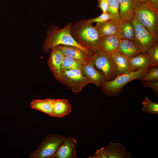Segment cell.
Wrapping results in <instances>:
<instances>
[{"instance_id":"6da1fadb","label":"cell","mask_w":158,"mask_h":158,"mask_svg":"<svg viewBox=\"0 0 158 158\" xmlns=\"http://www.w3.org/2000/svg\"><path fill=\"white\" fill-rule=\"evenodd\" d=\"M71 31L75 40L85 48L94 53L101 49L100 34L87 20H80L72 25Z\"/></svg>"},{"instance_id":"7a4b0ae2","label":"cell","mask_w":158,"mask_h":158,"mask_svg":"<svg viewBox=\"0 0 158 158\" xmlns=\"http://www.w3.org/2000/svg\"><path fill=\"white\" fill-rule=\"evenodd\" d=\"M71 23L60 29L56 25L50 27L47 31V36L43 44V49L45 53L59 45H71L77 47L86 53L92 56L93 52L83 47L79 44L72 36L71 29Z\"/></svg>"},{"instance_id":"3957f363","label":"cell","mask_w":158,"mask_h":158,"mask_svg":"<svg viewBox=\"0 0 158 158\" xmlns=\"http://www.w3.org/2000/svg\"><path fill=\"white\" fill-rule=\"evenodd\" d=\"M134 17L147 30L158 37V8L148 1H138Z\"/></svg>"},{"instance_id":"277c9868","label":"cell","mask_w":158,"mask_h":158,"mask_svg":"<svg viewBox=\"0 0 158 158\" xmlns=\"http://www.w3.org/2000/svg\"><path fill=\"white\" fill-rule=\"evenodd\" d=\"M150 68L139 69L136 71L122 74H118L114 79L106 81L102 86V90L106 95L110 97L119 95L124 86L129 82L139 79L146 75Z\"/></svg>"},{"instance_id":"5b68a950","label":"cell","mask_w":158,"mask_h":158,"mask_svg":"<svg viewBox=\"0 0 158 158\" xmlns=\"http://www.w3.org/2000/svg\"><path fill=\"white\" fill-rule=\"evenodd\" d=\"M66 138L58 133L48 135L29 157L52 158Z\"/></svg>"},{"instance_id":"8992f818","label":"cell","mask_w":158,"mask_h":158,"mask_svg":"<svg viewBox=\"0 0 158 158\" xmlns=\"http://www.w3.org/2000/svg\"><path fill=\"white\" fill-rule=\"evenodd\" d=\"M91 59L95 67L104 76L106 81L113 80L119 74L111 56L107 54L101 49L94 52Z\"/></svg>"},{"instance_id":"52a82bcc","label":"cell","mask_w":158,"mask_h":158,"mask_svg":"<svg viewBox=\"0 0 158 158\" xmlns=\"http://www.w3.org/2000/svg\"><path fill=\"white\" fill-rule=\"evenodd\" d=\"M58 80L68 87L75 93L80 92L86 85L93 84L79 69L61 71Z\"/></svg>"},{"instance_id":"ba28073f","label":"cell","mask_w":158,"mask_h":158,"mask_svg":"<svg viewBox=\"0 0 158 158\" xmlns=\"http://www.w3.org/2000/svg\"><path fill=\"white\" fill-rule=\"evenodd\" d=\"M132 21L135 30V41L142 53L146 54L149 49L158 42V37L147 30L134 17Z\"/></svg>"},{"instance_id":"9c48e42d","label":"cell","mask_w":158,"mask_h":158,"mask_svg":"<svg viewBox=\"0 0 158 158\" xmlns=\"http://www.w3.org/2000/svg\"><path fill=\"white\" fill-rule=\"evenodd\" d=\"M78 142L73 137L66 138L52 158H75Z\"/></svg>"},{"instance_id":"30bf717a","label":"cell","mask_w":158,"mask_h":158,"mask_svg":"<svg viewBox=\"0 0 158 158\" xmlns=\"http://www.w3.org/2000/svg\"><path fill=\"white\" fill-rule=\"evenodd\" d=\"M84 75L97 86H102L106 81L102 73L95 66L91 59L84 63L80 69Z\"/></svg>"},{"instance_id":"8fae6325","label":"cell","mask_w":158,"mask_h":158,"mask_svg":"<svg viewBox=\"0 0 158 158\" xmlns=\"http://www.w3.org/2000/svg\"><path fill=\"white\" fill-rule=\"evenodd\" d=\"M50 57L47 61L49 69L56 79L58 80L61 73V66L64 55L56 47L52 48Z\"/></svg>"},{"instance_id":"7c38bea8","label":"cell","mask_w":158,"mask_h":158,"mask_svg":"<svg viewBox=\"0 0 158 158\" xmlns=\"http://www.w3.org/2000/svg\"><path fill=\"white\" fill-rule=\"evenodd\" d=\"M56 47L65 56L73 58L83 63L90 60L92 56L74 46L59 45Z\"/></svg>"},{"instance_id":"4fadbf2b","label":"cell","mask_w":158,"mask_h":158,"mask_svg":"<svg viewBox=\"0 0 158 158\" xmlns=\"http://www.w3.org/2000/svg\"><path fill=\"white\" fill-rule=\"evenodd\" d=\"M117 51L128 57L142 53L139 46L135 41L123 39H120Z\"/></svg>"},{"instance_id":"5bb4252c","label":"cell","mask_w":158,"mask_h":158,"mask_svg":"<svg viewBox=\"0 0 158 158\" xmlns=\"http://www.w3.org/2000/svg\"><path fill=\"white\" fill-rule=\"evenodd\" d=\"M119 13L122 21H131L133 18L138 2L137 0H118Z\"/></svg>"},{"instance_id":"9a60e30c","label":"cell","mask_w":158,"mask_h":158,"mask_svg":"<svg viewBox=\"0 0 158 158\" xmlns=\"http://www.w3.org/2000/svg\"><path fill=\"white\" fill-rule=\"evenodd\" d=\"M104 150L109 158L133 157L132 153L126 151L125 147L119 143L110 142Z\"/></svg>"},{"instance_id":"2e32d148","label":"cell","mask_w":158,"mask_h":158,"mask_svg":"<svg viewBox=\"0 0 158 158\" xmlns=\"http://www.w3.org/2000/svg\"><path fill=\"white\" fill-rule=\"evenodd\" d=\"M129 58L131 71L139 69L155 66L152 61L146 54L142 53L129 57Z\"/></svg>"},{"instance_id":"e0dca14e","label":"cell","mask_w":158,"mask_h":158,"mask_svg":"<svg viewBox=\"0 0 158 158\" xmlns=\"http://www.w3.org/2000/svg\"><path fill=\"white\" fill-rule=\"evenodd\" d=\"M120 23L114 19H111L102 23H96L95 26L101 37L111 35L118 36Z\"/></svg>"},{"instance_id":"ac0fdd59","label":"cell","mask_w":158,"mask_h":158,"mask_svg":"<svg viewBox=\"0 0 158 158\" xmlns=\"http://www.w3.org/2000/svg\"><path fill=\"white\" fill-rule=\"evenodd\" d=\"M120 39L117 36L115 35L101 37L100 43V48L107 54L111 56L117 51Z\"/></svg>"},{"instance_id":"d6986e66","label":"cell","mask_w":158,"mask_h":158,"mask_svg":"<svg viewBox=\"0 0 158 158\" xmlns=\"http://www.w3.org/2000/svg\"><path fill=\"white\" fill-rule=\"evenodd\" d=\"M72 107L65 99H54L53 117L62 118L71 112Z\"/></svg>"},{"instance_id":"ffe728a7","label":"cell","mask_w":158,"mask_h":158,"mask_svg":"<svg viewBox=\"0 0 158 158\" xmlns=\"http://www.w3.org/2000/svg\"><path fill=\"white\" fill-rule=\"evenodd\" d=\"M111 56L118 70L119 74L131 72L129 57L115 51Z\"/></svg>"},{"instance_id":"44dd1931","label":"cell","mask_w":158,"mask_h":158,"mask_svg":"<svg viewBox=\"0 0 158 158\" xmlns=\"http://www.w3.org/2000/svg\"><path fill=\"white\" fill-rule=\"evenodd\" d=\"M54 100V99L51 98L34 99L30 103V106L53 117Z\"/></svg>"},{"instance_id":"7402d4cb","label":"cell","mask_w":158,"mask_h":158,"mask_svg":"<svg viewBox=\"0 0 158 158\" xmlns=\"http://www.w3.org/2000/svg\"><path fill=\"white\" fill-rule=\"evenodd\" d=\"M118 36L120 39L134 41L135 30L132 21H122L119 23Z\"/></svg>"},{"instance_id":"603a6c76","label":"cell","mask_w":158,"mask_h":158,"mask_svg":"<svg viewBox=\"0 0 158 158\" xmlns=\"http://www.w3.org/2000/svg\"><path fill=\"white\" fill-rule=\"evenodd\" d=\"M83 63L73 58L65 56L61 66V70L81 69Z\"/></svg>"},{"instance_id":"cb8c5ba5","label":"cell","mask_w":158,"mask_h":158,"mask_svg":"<svg viewBox=\"0 0 158 158\" xmlns=\"http://www.w3.org/2000/svg\"><path fill=\"white\" fill-rule=\"evenodd\" d=\"M119 8L118 0H108L107 13L111 15L114 20L120 23L122 20L119 15Z\"/></svg>"},{"instance_id":"d4e9b609","label":"cell","mask_w":158,"mask_h":158,"mask_svg":"<svg viewBox=\"0 0 158 158\" xmlns=\"http://www.w3.org/2000/svg\"><path fill=\"white\" fill-rule=\"evenodd\" d=\"M143 106L142 108L143 111L149 114H158V104L146 97L142 102Z\"/></svg>"},{"instance_id":"484cf974","label":"cell","mask_w":158,"mask_h":158,"mask_svg":"<svg viewBox=\"0 0 158 158\" xmlns=\"http://www.w3.org/2000/svg\"><path fill=\"white\" fill-rule=\"evenodd\" d=\"M144 81H158V69L157 67L150 68L148 72L145 75L139 78Z\"/></svg>"},{"instance_id":"4316f807","label":"cell","mask_w":158,"mask_h":158,"mask_svg":"<svg viewBox=\"0 0 158 158\" xmlns=\"http://www.w3.org/2000/svg\"><path fill=\"white\" fill-rule=\"evenodd\" d=\"M153 62L155 66L158 65V43L154 44L146 53Z\"/></svg>"},{"instance_id":"83f0119b","label":"cell","mask_w":158,"mask_h":158,"mask_svg":"<svg viewBox=\"0 0 158 158\" xmlns=\"http://www.w3.org/2000/svg\"><path fill=\"white\" fill-rule=\"evenodd\" d=\"M111 19L114 20V17L107 12L104 13H102L100 16L95 18H91L87 20V21L88 22L91 24L95 22H96V23H100L105 22Z\"/></svg>"},{"instance_id":"f1b7e54d","label":"cell","mask_w":158,"mask_h":158,"mask_svg":"<svg viewBox=\"0 0 158 158\" xmlns=\"http://www.w3.org/2000/svg\"><path fill=\"white\" fill-rule=\"evenodd\" d=\"M142 83L146 87L152 88L155 94L157 95L158 91V82H150L142 81Z\"/></svg>"},{"instance_id":"f546056e","label":"cell","mask_w":158,"mask_h":158,"mask_svg":"<svg viewBox=\"0 0 158 158\" xmlns=\"http://www.w3.org/2000/svg\"><path fill=\"white\" fill-rule=\"evenodd\" d=\"M89 158H109L107 154L104 147H102L100 149L97 150L95 155L92 157H89Z\"/></svg>"},{"instance_id":"4dcf8cb0","label":"cell","mask_w":158,"mask_h":158,"mask_svg":"<svg viewBox=\"0 0 158 158\" xmlns=\"http://www.w3.org/2000/svg\"><path fill=\"white\" fill-rule=\"evenodd\" d=\"M98 6L102 11L103 13L107 12L108 10V0H98Z\"/></svg>"},{"instance_id":"1f68e13d","label":"cell","mask_w":158,"mask_h":158,"mask_svg":"<svg viewBox=\"0 0 158 158\" xmlns=\"http://www.w3.org/2000/svg\"><path fill=\"white\" fill-rule=\"evenodd\" d=\"M155 6L158 8V0H148Z\"/></svg>"},{"instance_id":"d6a6232c","label":"cell","mask_w":158,"mask_h":158,"mask_svg":"<svg viewBox=\"0 0 158 158\" xmlns=\"http://www.w3.org/2000/svg\"><path fill=\"white\" fill-rule=\"evenodd\" d=\"M139 2L141 3L145 2L147 1L148 0H137Z\"/></svg>"}]
</instances>
